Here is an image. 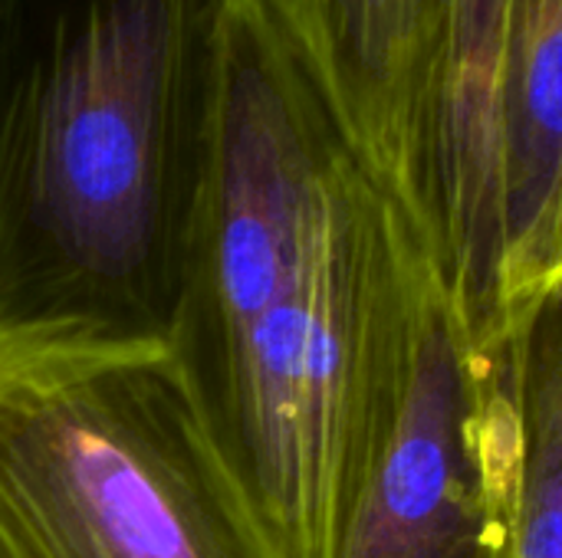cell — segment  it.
I'll list each match as a JSON object with an SVG mask.
<instances>
[{
	"instance_id": "6da1fadb",
	"label": "cell",
	"mask_w": 562,
	"mask_h": 558,
	"mask_svg": "<svg viewBox=\"0 0 562 558\" xmlns=\"http://www.w3.org/2000/svg\"><path fill=\"white\" fill-rule=\"evenodd\" d=\"M435 283L260 0H234L171 355L286 558H336L395 428Z\"/></svg>"
},
{
	"instance_id": "7a4b0ae2",
	"label": "cell",
	"mask_w": 562,
	"mask_h": 558,
	"mask_svg": "<svg viewBox=\"0 0 562 558\" xmlns=\"http://www.w3.org/2000/svg\"><path fill=\"white\" fill-rule=\"evenodd\" d=\"M234 0H0V326L165 339Z\"/></svg>"
},
{
	"instance_id": "3957f363",
	"label": "cell",
	"mask_w": 562,
	"mask_h": 558,
	"mask_svg": "<svg viewBox=\"0 0 562 558\" xmlns=\"http://www.w3.org/2000/svg\"><path fill=\"white\" fill-rule=\"evenodd\" d=\"M0 558H286L165 339L0 326Z\"/></svg>"
},
{
	"instance_id": "277c9868",
	"label": "cell",
	"mask_w": 562,
	"mask_h": 558,
	"mask_svg": "<svg viewBox=\"0 0 562 558\" xmlns=\"http://www.w3.org/2000/svg\"><path fill=\"white\" fill-rule=\"evenodd\" d=\"M517 483L514 339L477 345L435 280L405 401L336 558H510Z\"/></svg>"
},
{
	"instance_id": "5b68a950",
	"label": "cell",
	"mask_w": 562,
	"mask_h": 558,
	"mask_svg": "<svg viewBox=\"0 0 562 558\" xmlns=\"http://www.w3.org/2000/svg\"><path fill=\"white\" fill-rule=\"evenodd\" d=\"M346 141L418 227L448 0H260Z\"/></svg>"
},
{
	"instance_id": "8992f818",
	"label": "cell",
	"mask_w": 562,
	"mask_h": 558,
	"mask_svg": "<svg viewBox=\"0 0 562 558\" xmlns=\"http://www.w3.org/2000/svg\"><path fill=\"white\" fill-rule=\"evenodd\" d=\"M507 0H448L445 59L425 155L418 240L477 342L504 335V194L497 76Z\"/></svg>"
},
{
	"instance_id": "52a82bcc",
	"label": "cell",
	"mask_w": 562,
	"mask_h": 558,
	"mask_svg": "<svg viewBox=\"0 0 562 558\" xmlns=\"http://www.w3.org/2000/svg\"><path fill=\"white\" fill-rule=\"evenodd\" d=\"M504 326L562 286V0H507L497 76Z\"/></svg>"
},
{
	"instance_id": "ba28073f",
	"label": "cell",
	"mask_w": 562,
	"mask_h": 558,
	"mask_svg": "<svg viewBox=\"0 0 562 558\" xmlns=\"http://www.w3.org/2000/svg\"><path fill=\"white\" fill-rule=\"evenodd\" d=\"M520 483L510 558H562V286L514 335Z\"/></svg>"
}]
</instances>
